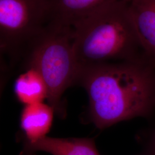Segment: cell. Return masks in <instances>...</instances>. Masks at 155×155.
<instances>
[{"mask_svg":"<svg viewBox=\"0 0 155 155\" xmlns=\"http://www.w3.org/2000/svg\"><path fill=\"white\" fill-rule=\"evenodd\" d=\"M78 81L88 94L91 120L100 129L155 110V63L147 58L84 67Z\"/></svg>","mask_w":155,"mask_h":155,"instance_id":"obj_1","label":"cell"},{"mask_svg":"<svg viewBox=\"0 0 155 155\" xmlns=\"http://www.w3.org/2000/svg\"><path fill=\"white\" fill-rule=\"evenodd\" d=\"M128 1L107 6L72 27L73 46L79 69L147 58L129 11Z\"/></svg>","mask_w":155,"mask_h":155,"instance_id":"obj_2","label":"cell"},{"mask_svg":"<svg viewBox=\"0 0 155 155\" xmlns=\"http://www.w3.org/2000/svg\"><path fill=\"white\" fill-rule=\"evenodd\" d=\"M27 59L45 80L49 105L59 116H64L62 95L78 82L80 72L72 29L50 22L29 48Z\"/></svg>","mask_w":155,"mask_h":155,"instance_id":"obj_3","label":"cell"},{"mask_svg":"<svg viewBox=\"0 0 155 155\" xmlns=\"http://www.w3.org/2000/svg\"><path fill=\"white\" fill-rule=\"evenodd\" d=\"M51 0H0V45L12 55L28 48L49 24Z\"/></svg>","mask_w":155,"mask_h":155,"instance_id":"obj_4","label":"cell"},{"mask_svg":"<svg viewBox=\"0 0 155 155\" xmlns=\"http://www.w3.org/2000/svg\"><path fill=\"white\" fill-rule=\"evenodd\" d=\"M123 1L127 0H51L50 22L72 29L94 13Z\"/></svg>","mask_w":155,"mask_h":155,"instance_id":"obj_5","label":"cell"},{"mask_svg":"<svg viewBox=\"0 0 155 155\" xmlns=\"http://www.w3.org/2000/svg\"><path fill=\"white\" fill-rule=\"evenodd\" d=\"M128 8L144 54L155 63V0H129Z\"/></svg>","mask_w":155,"mask_h":155,"instance_id":"obj_6","label":"cell"},{"mask_svg":"<svg viewBox=\"0 0 155 155\" xmlns=\"http://www.w3.org/2000/svg\"><path fill=\"white\" fill-rule=\"evenodd\" d=\"M25 153L42 151L52 155H101L94 139L45 136L34 143L25 141Z\"/></svg>","mask_w":155,"mask_h":155,"instance_id":"obj_7","label":"cell"},{"mask_svg":"<svg viewBox=\"0 0 155 155\" xmlns=\"http://www.w3.org/2000/svg\"><path fill=\"white\" fill-rule=\"evenodd\" d=\"M54 113L51 106L43 102L25 105L21 114L20 125L27 142L34 143L47 136Z\"/></svg>","mask_w":155,"mask_h":155,"instance_id":"obj_8","label":"cell"},{"mask_svg":"<svg viewBox=\"0 0 155 155\" xmlns=\"http://www.w3.org/2000/svg\"><path fill=\"white\" fill-rule=\"evenodd\" d=\"M26 69L16 80L14 91L17 98L25 105L43 102L48 90L40 72L27 61Z\"/></svg>","mask_w":155,"mask_h":155,"instance_id":"obj_9","label":"cell"},{"mask_svg":"<svg viewBox=\"0 0 155 155\" xmlns=\"http://www.w3.org/2000/svg\"><path fill=\"white\" fill-rule=\"evenodd\" d=\"M147 155H155V129L150 135L147 142Z\"/></svg>","mask_w":155,"mask_h":155,"instance_id":"obj_10","label":"cell"},{"mask_svg":"<svg viewBox=\"0 0 155 155\" xmlns=\"http://www.w3.org/2000/svg\"></svg>","mask_w":155,"mask_h":155,"instance_id":"obj_11","label":"cell"}]
</instances>
